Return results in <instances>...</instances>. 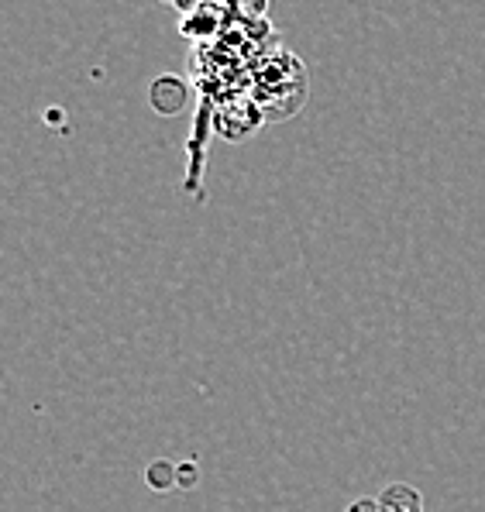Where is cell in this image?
Here are the masks:
<instances>
[{
	"label": "cell",
	"instance_id": "cell-2",
	"mask_svg": "<svg viewBox=\"0 0 485 512\" xmlns=\"http://www.w3.org/2000/svg\"><path fill=\"white\" fill-rule=\"evenodd\" d=\"M183 97H186L183 83L172 80V76H162V80L152 86V104L159 114H176V110L183 107Z\"/></svg>",
	"mask_w": 485,
	"mask_h": 512
},
{
	"label": "cell",
	"instance_id": "cell-1",
	"mask_svg": "<svg viewBox=\"0 0 485 512\" xmlns=\"http://www.w3.org/2000/svg\"><path fill=\"white\" fill-rule=\"evenodd\" d=\"M375 502H379L382 512H424V495H420V488H413L406 482L386 485L375 495Z\"/></svg>",
	"mask_w": 485,
	"mask_h": 512
},
{
	"label": "cell",
	"instance_id": "cell-3",
	"mask_svg": "<svg viewBox=\"0 0 485 512\" xmlns=\"http://www.w3.org/2000/svg\"><path fill=\"white\" fill-rule=\"evenodd\" d=\"M348 512H382V509H379V502H375V499H358V502H351Z\"/></svg>",
	"mask_w": 485,
	"mask_h": 512
}]
</instances>
